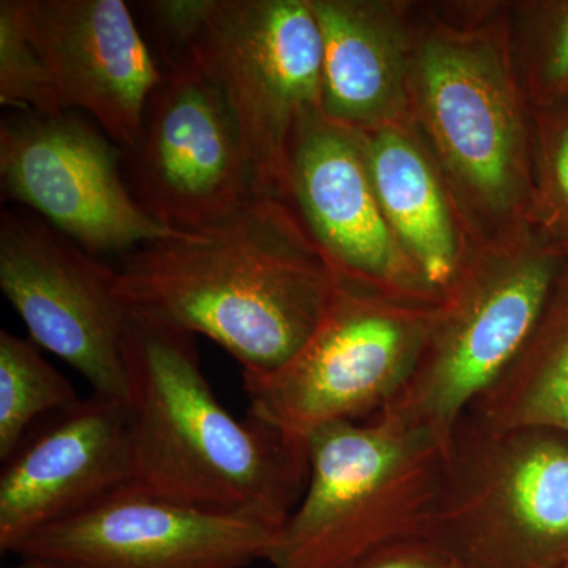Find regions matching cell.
Instances as JSON below:
<instances>
[{"label": "cell", "mask_w": 568, "mask_h": 568, "mask_svg": "<svg viewBox=\"0 0 568 568\" xmlns=\"http://www.w3.org/2000/svg\"><path fill=\"white\" fill-rule=\"evenodd\" d=\"M0 103L58 114L63 108L26 22L24 0L0 2Z\"/></svg>", "instance_id": "obj_22"}, {"label": "cell", "mask_w": 568, "mask_h": 568, "mask_svg": "<svg viewBox=\"0 0 568 568\" xmlns=\"http://www.w3.org/2000/svg\"><path fill=\"white\" fill-rule=\"evenodd\" d=\"M361 133L384 215L426 284L440 295L470 246L446 182L413 122Z\"/></svg>", "instance_id": "obj_17"}, {"label": "cell", "mask_w": 568, "mask_h": 568, "mask_svg": "<svg viewBox=\"0 0 568 568\" xmlns=\"http://www.w3.org/2000/svg\"><path fill=\"white\" fill-rule=\"evenodd\" d=\"M0 290L31 342L85 377L92 394L129 395L133 312L118 271L31 213L0 216Z\"/></svg>", "instance_id": "obj_9"}, {"label": "cell", "mask_w": 568, "mask_h": 568, "mask_svg": "<svg viewBox=\"0 0 568 568\" xmlns=\"http://www.w3.org/2000/svg\"><path fill=\"white\" fill-rule=\"evenodd\" d=\"M529 222L568 253V106L532 110Z\"/></svg>", "instance_id": "obj_21"}, {"label": "cell", "mask_w": 568, "mask_h": 568, "mask_svg": "<svg viewBox=\"0 0 568 568\" xmlns=\"http://www.w3.org/2000/svg\"><path fill=\"white\" fill-rule=\"evenodd\" d=\"M450 568H473L470 566H467V564L465 562H462V560H455L454 562V566H452Z\"/></svg>", "instance_id": "obj_25"}, {"label": "cell", "mask_w": 568, "mask_h": 568, "mask_svg": "<svg viewBox=\"0 0 568 568\" xmlns=\"http://www.w3.org/2000/svg\"><path fill=\"white\" fill-rule=\"evenodd\" d=\"M26 22L63 111L81 108L123 151L140 141L162 81L123 0H24Z\"/></svg>", "instance_id": "obj_15"}, {"label": "cell", "mask_w": 568, "mask_h": 568, "mask_svg": "<svg viewBox=\"0 0 568 568\" xmlns=\"http://www.w3.org/2000/svg\"><path fill=\"white\" fill-rule=\"evenodd\" d=\"M466 416L491 428L568 437V253L528 343Z\"/></svg>", "instance_id": "obj_18"}, {"label": "cell", "mask_w": 568, "mask_h": 568, "mask_svg": "<svg viewBox=\"0 0 568 568\" xmlns=\"http://www.w3.org/2000/svg\"><path fill=\"white\" fill-rule=\"evenodd\" d=\"M566 261V250L530 222L469 246L436 302L416 373L387 407L447 452L459 422L528 343Z\"/></svg>", "instance_id": "obj_6"}, {"label": "cell", "mask_w": 568, "mask_h": 568, "mask_svg": "<svg viewBox=\"0 0 568 568\" xmlns=\"http://www.w3.org/2000/svg\"><path fill=\"white\" fill-rule=\"evenodd\" d=\"M435 305L339 278L304 346L268 375L242 376L248 416L304 450L325 426L376 416L416 373Z\"/></svg>", "instance_id": "obj_7"}, {"label": "cell", "mask_w": 568, "mask_h": 568, "mask_svg": "<svg viewBox=\"0 0 568 568\" xmlns=\"http://www.w3.org/2000/svg\"><path fill=\"white\" fill-rule=\"evenodd\" d=\"M80 399L73 384L44 361L36 343L0 332V462L21 447L39 422Z\"/></svg>", "instance_id": "obj_19"}, {"label": "cell", "mask_w": 568, "mask_h": 568, "mask_svg": "<svg viewBox=\"0 0 568 568\" xmlns=\"http://www.w3.org/2000/svg\"><path fill=\"white\" fill-rule=\"evenodd\" d=\"M11 568H58L39 559H21V564Z\"/></svg>", "instance_id": "obj_24"}, {"label": "cell", "mask_w": 568, "mask_h": 568, "mask_svg": "<svg viewBox=\"0 0 568 568\" xmlns=\"http://www.w3.org/2000/svg\"><path fill=\"white\" fill-rule=\"evenodd\" d=\"M74 112L21 111L0 123L3 194L93 254L181 237L153 220L123 182L121 153Z\"/></svg>", "instance_id": "obj_11"}, {"label": "cell", "mask_w": 568, "mask_h": 568, "mask_svg": "<svg viewBox=\"0 0 568 568\" xmlns=\"http://www.w3.org/2000/svg\"><path fill=\"white\" fill-rule=\"evenodd\" d=\"M126 365L132 485L282 529L305 489L306 450L220 403L196 336L133 312Z\"/></svg>", "instance_id": "obj_3"}, {"label": "cell", "mask_w": 568, "mask_h": 568, "mask_svg": "<svg viewBox=\"0 0 568 568\" xmlns=\"http://www.w3.org/2000/svg\"><path fill=\"white\" fill-rule=\"evenodd\" d=\"M508 44L530 110L568 106V0L508 2Z\"/></svg>", "instance_id": "obj_20"}, {"label": "cell", "mask_w": 568, "mask_h": 568, "mask_svg": "<svg viewBox=\"0 0 568 568\" xmlns=\"http://www.w3.org/2000/svg\"><path fill=\"white\" fill-rule=\"evenodd\" d=\"M280 529L130 484L13 548L58 568H246L267 562Z\"/></svg>", "instance_id": "obj_12"}, {"label": "cell", "mask_w": 568, "mask_h": 568, "mask_svg": "<svg viewBox=\"0 0 568 568\" xmlns=\"http://www.w3.org/2000/svg\"><path fill=\"white\" fill-rule=\"evenodd\" d=\"M287 200L339 278L399 301H439L384 215L357 130L308 115L291 149Z\"/></svg>", "instance_id": "obj_13"}, {"label": "cell", "mask_w": 568, "mask_h": 568, "mask_svg": "<svg viewBox=\"0 0 568 568\" xmlns=\"http://www.w3.org/2000/svg\"><path fill=\"white\" fill-rule=\"evenodd\" d=\"M163 59L196 63L222 92L261 193L287 197L298 126L323 112V36L312 0L141 3Z\"/></svg>", "instance_id": "obj_4"}, {"label": "cell", "mask_w": 568, "mask_h": 568, "mask_svg": "<svg viewBox=\"0 0 568 568\" xmlns=\"http://www.w3.org/2000/svg\"><path fill=\"white\" fill-rule=\"evenodd\" d=\"M0 473V549L133 481L126 403L92 394L26 437Z\"/></svg>", "instance_id": "obj_14"}, {"label": "cell", "mask_w": 568, "mask_h": 568, "mask_svg": "<svg viewBox=\"0 0 568 568\" xmlns=\"http://www.w3.org/2000/svg\"><path fill=\"white\" fill-rule=\"evenodd\" d=\"M403 0H312L323 36V112L369 132L410 122V13Z\"/></svg>", "instance_id": "obj_16"}, {"label": "cell", "mask_w": 568, "mask_h": 568, "mask_svg": "<svg viewBox=\"0 0 568 568\" xmlns=\"http://www.w3.org/2000/svg\"><path fill=\"white\" fill-rule=\"evenodd\" d=\"M306 457L305 489L276 537L272 568H343L435 534L446 450L394 407L321 428Z\"/></svg>", "instance_id": "obj_5"}, {"label": "cell", "mask_w": 568, "mask_h": 568, "mask_svg": "<svg viewBox=\"0 0 568 568\" xmlns=\"http://www.w3.org/2000/svg\"><path fill=\"white\" fill-rule=\"evenodd\" d=\"M125 153L138 203L175 233L211 227L261 193L222 92L185 58L164 61L140 141Z\"/></svg>", "instance_id": "obj_10"}, {"label": "cell", "mask_w": 568, "mask_h": 568, "mask_svg": "<svg viewBox=\"0 0 568 568\" xmlns=\"http://www.w3.org/2000/svg\"><path fill=\"white\" fill-rule=\"evenodd\" d=\"M556 568H568V559L564 560V562L560 564V566H558Z\"/></svg>", "instance_id": "obj_26"}, {"label": "cell", "mask_w": 568, "mask_h": 568, "mask_svg": "<svg viewBox=\"0 0 568 568\" xmlns=\"http://www.w3.org/2000/svg\"><path fill=\"white\" fill-rule=\"evenodd\" d=\"M435 536L473 568L568 559V437L465 416L444 459Z\"/></svg>", "instance_id": "obj_8"}, {"label": "cell", "mask_w": 568, "mask_h": 568, "mask_svg": "<svg viewBox=\"0 0 568 568\" xmlns=\"http://www.w3.org/2000/svg\"><path fill=\"white\" fill-rule=\"evenodd\" d=\"M508 2H414L410 122L470 246L529 222L532 110L508 44Z\"/></svg>", "instance_id": "obj_2"}, {"label": "cell", "mask_w": 568, "mask_h": 568, "mask_svg": "<svg viewBox=\"0 0 568 568\" xmlns=\"http://www.w3.org/2000/svg\"><path fill=\"white\" fill-rule=\"evenodd\" d=\"M455 560L447 545L432 534L383 545L343 568H450Z\"/></svg>", "instance_id": "obj_23"}, {"label": "cell", "mask_w": 568, "mask_h": 568, "mask_svg": "<svg viewBox=\"0 0 568 568\" xmlns=\"http://www.w3.org/2000/svg\"><path fill=\"white\" fill-rule=\"evenodd\" d=\"M118 276L133 312L211 338L242 376L286 364L339 282L293 203L267 193L203 231L140 246Z\"/></svg>", "instance_id": "obj_1"}]
</instances>
